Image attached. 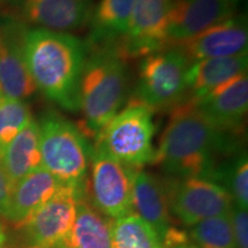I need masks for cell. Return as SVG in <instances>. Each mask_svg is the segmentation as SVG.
<instances>
[{"label": "cell", "mask_w": 248, "mask_h": 248, "mask_svg": "<svg viewBox=\"0 0 248 248\" xmlns=\"http://www.w3.org/2000/svg\"><path fill=\"white\" fill-rule=\"evenodd\" d=\"M38 126L43 168L62 184L83 190L92 153L88 137L79 126L53 111L46 113Z\"/></svg>", "instance_id": "4"}, {"label": "cell", "mask_w": 248, "mask_h": 248, "mask_svg": "<svg viewBox=\"0 0 248 248\" xmlns=\"http://www.w3.org/2000/svg\"><path fill=\"white\" fill-rule=\"evenodd\" d=\"M231 1L233 2V4H237V2H238V0H231Z\"/></svg>", "instance_id": "30"}, {"label": "cell", "mask_w": 248, "mask_h": 248, "mask_svg": "<svg viewBox=\"0 0 248 248\" xmlns=\"http://www.w3.org/2000/svg\"><path fill=\"white\" fill-rule=\"evenodd\" d=\"M191 101L216 129L243 135L248 109L247 71L226 80L202 98Z\"/></svg>", "instance_id": "11"}, {"label": "cell", "mask_w": 248, "mask_h": 248, "mask_svg": "<svg viewBox=\"0 0 248 248\" xmlns=\"http://www.w3.org/2000/svg\"><path fill=\"white\" fill-rule=\"evenodd\" d=\"M240 136L216 129L185 99L171 108L153 163L170 177L214 181L218 167L241 152Z\"/></svg>", "instance_id": "1"}, {"label": "cell", "mask_w": 248, "mask_h": 248, "mask_svg": "<svg viewBox=\"0 0 248 248\" xmlns=\"http://www.w3.org/2000/svg\"><path fill=\"white\" fill-rule=\"evenodd\" d=\"M31 120V110L24 101L0 100V153Z\"/></svg>", "instance_id": "25"}, {"label": "cell", "mask_w": 248, "mask_h": 248, "mask_svg": "<svg viewBox=\"0 0 248 248\" xmlns=\"http://www.w3.org/2000/svg\"><path fill=\"white\" fill-rule=\"evenodd\" d=\"M64 184L43 167L12 187L4 218L16 230L51 199Z\"/></svg>", "instance_id": "15"}, {"label": "cell", "mask_w": 248, "mask_h": 248, "mask_svg": "<svg viewBox=\"0 0 248 248\" xmlns=\"http://www.w3.org/2000/svg\"><path fill=\"white\" fill-rule=\"evenodd\" d=\"M88 46V45H86ZM79 86V129L88 138L98 137L126 101L129 70L116 46L88 47Z\"/></svg>", "instance_id": "3"}, {"label": "cell", "mask_w": 248, "mask_h": 248, "mask_svg": "<svg viewBox=\"0 0 248 248\" xmlns=\"http://www.w3.org/2000/svg\"><path fill=\"white\" fill-rule=\"evenodd\" d=\"M224 187L231 195L234 204L247 209L248 206V161L247 154L241 151L224 161L218 167L214 181Z\"/></svg>", "instance_id": "23"}, {"label": "cell", "mask_w": 248, "mask_h": 248, "mask_svg": "<svg viewBox=\"0 0 248 248\" xmlns=\"http://www.w3.org/2000/svg\"><path fill=\"white\" fill-rule=\"evenodd\" d=\"M131 207L132 213L141 217L162 240L171 226L169 201L163 182L145 170H137L133 178Z\"/></svg>", "instance_id": "17"}, {"label": "cell", "mask_w": 248, "mask_h": 248, "mask_svg": "<svg viewBox=\"0 0 248 248\" xmlns=\"http://www.w3.org/2000/svg\"><path fill=\"white\" fill-rule=\"evenodd\" d=\"M6 241H7V238H6L4 229H2L1 224H0V248H2L5 246Z\"/></svg>", "instance_id": "28"}, {"label": "cell", "mask_w": 248, "mask_h": 248, "mask_svg": "<svg viewBox=\"0 0 248 248\" xmlns=\"http://www.w3.org/2000/svg\"><path fill=\"white\" fill-rule=\"evenodd\" d=\"M172 0H136L128 30L116 48L128 60L147 57L168 46L167 29Z\"/></svg>", "instance_id": "10"}, {"label": "cell", "mask_w": 248, "mask_h": 248, "mask_svg": "<svg viewBox=\"0 0 248 248\" xmlns=\"http://www.w3.org/2000/svg\"><path fill=\"white\" fill-rule=\"evenodd\" d=\"M163 184L170 212L185 225L193 226L210 217L229 215L234 203L224 187L206 178L171 177Z\"/></svg>", "instance_id": "8"}, {"label": "cell", "mask_w": 248, "mask_h": 248, "mask_svg": "<svg viewBox=\"0 0 248 248\" xmlns=\"http://www.w3.org/2000/svg\"><path fill=\"white\" fill-rule=\"evenodd\" d=\"M0 100H2V98H1V95H0Z\"/></svg>", "instance_id": "33"}, {"label": "cell", "mask_w": 248, "mask_h": 248, "mask_svg": "<svg viewBox=\"0 0 248 248\" xmlns=\"http://www.w3.org/2000/svg\"><path fill=\"white\" fill-rule=\"evenodd\" d=\"M83 190L63 185L28 221L17 228L22 244L13 248H58L63 245L75 221L77 199Z\"/></svg>", "instance_id": "9"}, {"label": "cell", "mask_w": 248, "mask_h": 248, "mask_svg": "<svg viewBox=\"0 0 248 248\" xmlns=\"http://www.w3.org/2000/svg\"><path fill=\"white\" fill-rule=\"evenodd\" d=\"M172 248H198L195 245H188V244H184V245H181V246H176V247H172Z\"/></svg>", "instance_id": "29"}, {"label": "cell", "mask_w": 248, "mask_h": 248, "mask_svg": "<svg viewBox=\"0 0 248 248\" xmlns=\"http://www.w3.org/2000/svg\"><path fill=\"white\" fill-rule=\"evenodd\" d=\"M109 217L95 209L83 194L77 199L75 221L66 241L67 248H111V226Z\"/></svg>", "instance_id": "20"}, {"label": "cell", "mask_w": 248, "mask_h": 248, "mask_svg": "<svg viewBox=\"0 0 248 248\" xmlns=\"http://www.w3.org/2000/svg\"><path fill=\"white\" fill-rule=\"evenodd\" d=\"M42 167L38 122H31L18 132L0 153V168L12 187L21 179Z\"/></svg>", "instance_id": "18"}, {"label": "cell", "mask_w": 248, "mask_h": 248, "mask_svg": "<svg viewBox=\"0 0 248 248\" xmlns=\"http://www.w3.org/2000/svg\"><path fill=\"white\" fill-rule=\"evenodd\" d=\"M191 237L198 248H237L229 215L197 223L192 226Z\"/></svg>", "instance_id": "24"}, {"label": "cell", "mask_w": 248, "mask_h": 248, "mask_svg": "<svg viewBox=\"0 0 248 248\" xmlns=\"http://www.w3.org/2000/svg\"><path fill=\"white\" fill-rule=\"evenodd\" d=\"M234 6L231 0H172L167 29L168 46L192 38L231 17Z\"/></svg>", "instance_id": "13"}, {"label": "cell", "mask_w": 248, "mask_h": 248, "mask_svg": "<svg viewBox=\"0 0 248 248\" xmlns=\"http://www.w3.org/2000/svg\"><path fill=\"white\" fill-rule=\"evenodd\" d=\"M0 33V95L2 99L23 101L37 91L23 57V36Z\"/></svg>", "instance_id": "16"}, {"label": "cell", "mask_w": 248, "mask_h": 248, "mask_svg": "<svg viewBox=\"0 0 248 248\" xmlns=\"http://www.w3.org/2000/svg\"><path fill=\"white\" fill-rule=\"evenodd\" d=\"M237 248H248V213L233 203L229 213Z\"/></svg>", "instance_id": "26"}, {"label": "cell", "mask_w": 248, "mask_h": 248, "mask_svg": "<svg viewBox=\"0 0 248 248\" xmlns=\"http://www.w3.org/2000/svg\"><path fill=\"white\" fill-rule=\"evenodd\" d=\"M171 46L181 49L192 63L206 59L247 53L246 18L232 15L231 17L207 28L192 38Z\"/></svg>", "instance_id": "12"}, {"label": "cell", "mask_w": 248, "mask_h": 248, "mask_svg": "<svg viewBox=\"0 0 248 248\" xmlns=\"http://www.w3.org/2000/svg\"><path fill=\"white\" fill-rule=\"evenodd\" d=\"M89 167L90 177L83 186L89 202L114 221L132 213L133 178L139 169L120 162L98 140L92 146Z\"/></svg>", "instance_id": "7"}, {"label": "cell", "mask_w": 248, "mask_h": 248, "mask_svg": "<svg viewBox=\"0 0 248 248\" xmlns=\"http://www.w3.org/2000/svg\"><path fill=\"white\" fill-rule=\"evenodd\" d=\"M12 185L8 182L7 177L0 168V217L4 216L7 208V203L9 200V195H11Z\"/></svg>", "instance_id": "27"}, {"label": "cell", "mask_w": 248, "mask_h": 248, "mask_svg": "<svg viewBox=\"0 0 248 248\" xmlns=\"http://www.w3.org/2000/svg\"><path fill=\"white\" fill-rule=\"evenodd\" d=\"M1 1H5V0H0V2H1Z\"/></svg>", "instance_id": "34"}, {"label": "cell", "mask_w": 248, "mask_h": 248, "mask_svg": "<svg viewBox=\"0 0 248 248\" xmlns=\"http://www.w3.org/2000/svg\"><path fill=\"white\" fill-rule=\"evenodd\" d=\"M136 0H100L91 20L88 47L117 46L128 30Z\"/></svg>", "instance_id": "21"}, {"label": "cell", "mask_w": 248, "mask_h": 248, "mask_svg": "<svg viewBox=\"0 0 248 248\" xmlns=\"http://www.w3.org/2000/svg\"><path fill=\"white\" fill-rule=\"evenodd\" d=\"M58 248H67V247H63V246H60V247H58Z\"/></svg>", "instance_id": "31"}, {"label": "cell", "mask_w": 248, "mask_h": 248, "mask_svg": "<svg viewBox=\"0 0 248 248\" xmlns=\"http://www.w3.org/2000/svg\"><path fill=\"white\" fill-rule=\"evenodd\" d=\"M23 57L37 90L69 111L79 110V86L88 46L76 36L46 29L28 30Z\"/></svg>", "instance_id": "2"}, {"label": "cell", "mask_w": 248, "mask_h": 248, "mask_svg": "<svg viewBox=\"0 0 248 248\" xmlns=\"http://www.w3.org/2000/svg\"><path fill=\"white\" fill-rule=\"evenodd\" d=\"M111 248H163L153 229L137 214L130 213L111 226Z\"/></svg>", "instance_id": "22"}, {"label": "cell", "mask_w": 248, "mask_h": 248, "mask_svg": "<svg viewBox=\"0 0 248 248\" xmlns=\"http://www.w3.org/2000/svg\"><path fill=\"white\" fill-rule=\"evenodd\" d=\"M93 0H24L22 13L28 22L57 32H73L91 23Z\"/></svg>", "instance_id": "14"}, {"label": "cell", "mask_w": 248, "mask_h": 248, "mask_svg": "<svg viewBox=\"0 0 248 248\" xmlns=\"http://www.w3.org/2000/svg\"><path fill=\"white\" fill-rule=\"evenodd\" d=\"M2 248H12V247H6V246H4Z\"/></svg>", "instance_id": "32"}, {"label": "cell", "mask_w": 248, "mask_h": 248, "mask_svg": "<svg viewBox=\"0 0 248 248\" xmlns=\"http://www.w3.org/2000/svg\"><path fill=\"white\" fill-rule=\"evenodd\" d=\"M192 62L181 49L169 46L142 59L131 102L151 110L173 108L187 97V71Z\"/></svg>", "instance_id": "5"}, {"label": "cell", "mask_w": 248, "mask_h": 248, "mask_svg": "<svg viewBox=\"0 0 248 248\" xmlns=\"http://www.w3.org/2000/svg\"><path fill=\"white\" fill-rule=\"evenodd\" d=\"M153 110L129 101L108 122L95 140L100 141L111 156L133 168L154 162Z\"/></svg>", "instance_id": "6"}, {"label": "cell", "mask_w": 248, "mask_h": 248, "mask_svg": "<svg viewBox=\"0 0 248 248\" xmlns=\"http://www.w3.org/2000/svg\"><path fill=\"white\" fill-rule=\"evenodd\" d=\"M247 53L193 62L187 71V98L198 100L212 90L247 71Z\"/></svg>", "instance_id": "19"}]
</instances>
